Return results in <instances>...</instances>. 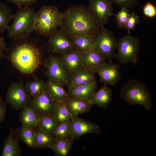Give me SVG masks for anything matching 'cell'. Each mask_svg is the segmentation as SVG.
I'll list each match as a JSON object with an SVG mask.
<instances>
[{"mask_svg":"<svg viewBox=\"0 0 156 156\" xmlns=\"http://www.w3.org/2000/svg\"><path fill=\"white\" fill-rule=\"evenodd\" d=\"M75 49L83 53L94 49L95 36L90 34L79 36L70 39Z\"/></svg>","mask_w":156,"mask_h":156,"instance_id":"obj_23","label":"cell"},{"mask_svg":"<svg viewBox=\"0 0 156 156\" xmlns=\"http://www.w3.org/2000/svg\"><path fill=\"white\" fill-rule=\"evenodd\" d=\"M54 102L45 90L38 96L31 99L29 104L41 117L52 115Z\"/></svg>","mask_w":156,"mask_h":156,"instance_id":"obj_14","label":"cell"},{"mask_svg":"<svg viewBox=\"0 0 156 156\" xmlns=\"http://www.w3.org/2000/svg\"><path fill=\"white\" fill-rule=\"evenodd\" d=\"M51 148L57 156H67L73 145V141L70 138L55 139Z\"/></svg>","mask_w":156,"mask_h":156,"instance_id":"obj_27","label":"cell"},{"mask_svg":"<svg viewBox=\"0 0 156 156\" xmlns=\"http://www.w3.org/2000/svg\"><path fill=\"white\" fill-rule=\"evenodd\" d=\"M96 70L100 81L104 84L114 86L120 81L121 77L120 72V66L114 63L112 60L108 61Z\"/></svg>","mask_w":156,"mask_h":156,"instance_id":"obj_13","label":"cell"},{"mask_svg":"<svg viewBox=\"0 0 156 156\" xmlns=\"http://www.w3.org/2000/svg\"><path fill=\"white\" fill-rule=\"evenodd\" d=\"M38 0H7L18 8L23 6H31Z\"/></svg>","mask_w":156,"mask_h":156,"instance_id":"obj_37","label":"cell"},{"mask_svg":"<svg viewBox=\"0 0 156 156\" xmlns=\"http://www.w3.org/2000/svg\"><path fill=\"white\" fill-rule=\"evenodd\" d=\"M25 86L29 94L32 99L38 96L45 90L46 83L36 77L32 81L27 82Z\"/></svg>","mask_w":156,"mask_h":156,"instance_id":"obj_29","label":"cell"},{"mask_svg":"<svg viewBox=\"0 0 156 156\" xmlns=\"http://www.w3.org/2000/svg\"><path fill=\"white\" fill-rule=\"evenodd\" d=\"M6 104L0 95V124L3 122L5 118L7 110Z\"/></svg>","mask_w":156,"mask_h":156,"instance_id":"obj_38","label":"cell"},{"mask_svg":"<svg viewBox=\"0 0 156 156\" xmlns=\"http://www.w3.org/2000/svg\"><path fill=\"white\" fill-rule=\"evenodd\" d=\"M120 95L129 105H140L148 110L152 108V99L148 88L143 83L134 78L122 87Z\"/></svg>","mask_w":156,"mask_h":156,"instance_id":"obj_5","label":"cell"},{"mask_svg":"<svg viewBox=\"0 0 156 156\" xmlns=\"http://www.w3.org/2000/svg\"><path fill=\"white\" fill-rule=\"evenodd\" d=\"M36 148H50L54 143L55 139L53 135L37 128L35 129Z\"/></svg>","mask_w":156,"mask_h":156,"instance_id":"obj_28","label":"cell"},{"mask_svg":"<svg viewBox=\"0 0 156 156\" xmlns=\"http://www.w3.org/2000/svg\"><path fill=\"white\" fill-rule=\"evenodd\" d=\"M7 50L5 40L3 37H0V64L1 60L3 56V52Z\"/></svg>","mask_w":156,"mask_h":156,"instance_id":"obj_39","label":"cell"},{"mask_svg":"<svg viewBox=\"0 0 156 156\" xmlns=\"http://www.w3.org/2000/svg\"><path fill=\"white\" fill-rule=\"evenodd\" d=\"M144 15L146 17L152 18L156 15V7L148 1L144 5L142 10Z\"/></svg>","mask_w":156,"mask_h":156,"instance_id":"obj_35","label":"cell"},{"mask_svg":"<svg viewBox=\"0 0 156 156\" xmlns=\"http://www.w3.org/2000/svg\"><path fill=\"white\" fill-rule=\"evenodd\" d=\"M117 40L112 32L101 27L95 37L94 49L107 61L114 58Z\"/></svg>","mask_w":156,"mask_h":156,"instance_id":"obj_7","label":"cell"},{"mask_svg":"<svg viewBox=\"0 0 156 156\" xmlns=\"http://www.w3.org/2000/svg\"><path fill=\"white\" fill-rule=\"evenodd\" d=\"M129 10L125 8H122L115 14L117 23L118 26L121 28L124 27L130 14Z\"/></svg>","mask_w":156,"mask_h":156,"instance_id":"obj_34","label":"cell"},{"mask_svg":"<svg viewBox=\"0 0 156 156\" xmlns=\"http://www.w3.org/2000/svg\"><path fill=\"white\" fill-rule=\"evenodd\" d=\"M16 130L10 127L9 135L3 144L2 156H21L22 155Z\"/></svg>","mask_w":156,"mask_h":156,"instance_id":"obj_16","label":"cell"},{"mask_svg":"<svg viewBox=\"0 0 156 156\" xmlns=\"http://www.w3.org/2000/svg\"><path fill=\"white\" fill-rule=\"evenodd\" d=\"M95 73L83 68L69 75L67 86L68 88L73 87L92 82L95 80Z\"/></svg>","mask_w":156,"mask_h":156,"instance_id":"obj_18","label":"cell"},{"mask_svg":"<svg viewBox=\"0 0 156 156\" xmlns=\"http://www.w3.org/2000/svg\"><path fill=\"white\" fill-rule=\"evenodd\" d=\"M45 90L54 101H65L68 97L63 86L55 81L48 80Z\"/></svg>","mask_w":156,"mask_h":156,"instance_id":"obj_24","label":"cell"},{"mask_svg":"<svg viewBox=\"0 0 156 156\" xmlns=\"http://www.w3.org/2000/svg\"><path fill=\"white\" fill-rule=\"evenodd\" d=\"M70 122V138L73 141L86 134L101 132L99 126L78 116H71Z\"/></svg>","mask_w":156,"mask_h":156,"instance_id":"obj_12","label":"cell"},{"mask_svg":"<svg viewBox=\"0 0 156 156\" xmlns=\"http://www.w3.org/2000/svg\"><path fill=\"white\" fill-rule=\"evenodd\" d=\"M97 83L95 80L90 83L68 88L69 96L85 100H90L95 92Z\"/></svg>","mask_w":156,"mask_h":156,"instance_id":"obj_17","label":"cell"},{"mask_svg":"<svg viewBox=\"0 0 156 156\" xmlns=\"http://www.w3.org/2000/svg\"><path fill=\"white\" fill-rule=\"evenodd\" d=\"M60 58L69 75L83 68V53L75 49L61 55Z\"/></svg>","mask_w":156,"mask_h":156,"instance_id":"obj_15","label":"cell"},{"mask_svg":"<svg viewBox=\"0 0 156 156\" xmlns=\"http://www.w3.org/2000/svg\"><path fill=\"white\" fill-rule=\"evenodd\" d=\"M5 99L7 103L9 104L14 109L18 110L28 105L31 99L25 85L22 81H19L13 82L10 85Z\"/></svg>","mask_w":156,"mask_h":156,"instance_id":"obj_8","label":"cell"},{"mask_svg":"<svg viewBox=\"0 0 156 156\" xmlns=\"http://www.w3.org/2000/svg\"><path fill=\"white\" fill-rule=\"evenodd\" d=\"M58 123L52 115L40 117L39 126L40 129L52 135Z\"/></svg>","mask_w":156,"mask_h":156,"instance_id":"obj_31","label":"cell"},{"mask_svg":"<svg viewBox=\"0 0 156 156\" xmlns=\"http://www.w3.org/2000/svg\"><path fill=\"white\" fill-rule=\"evenodd\" d=\"M40 117L29 104L22 109L19 119L22 125L35 129L38 127Z\"/></svg>","mask_w":156,"mask_h":156,"instance_id":"obj_22","label":"cell"},{"mask_svg":"<svg viewBox=\"0 0 156 156\" xmlns=\"http://www.w3.org/2000/svg\"><path fill=\"white\" fill-rule=\"evenodd\" d=\"M13 14L12 24L7 30L8 36L14 40L25 39L34 31V24L36 12L31 6L18 8Z\"/></svg>","mask_w":156,"mask_h":156,"instance_id":"obj_4","label":"cell"},{"mask_svg":"<svg viewBox=\"0 0 156 156\" xmlns=\"http://www.w3.org/2000/svg\"><path fill=\"white\" fill-rule=\"evenodd\" d=\"M63 17V12L59 10L57 6H43L36 12L34 31L42 36L49 37L60 27Z\"/></svg>","mask_w":156,"mask_h":156,"instance_id":"obj_3","label":"cell"},{"mask_svg":"<svg viewBox=\"0 0 156 156\" xmlns=\"http://www.w3.org/2000/svg\"><path fill=\"white\" fill-rule=\"evenodd\" d=\"M42 57L40 50L29 43H24L15 47L9 55L12 64L20 72L26 74L33 73L40 65Z\"/></svg>","mask_w":156,"mask_h":156,"instance_id":"obj_2","label":"cell"},{"mask_svg":"<svg viewBox=\"0 0 156 156\" xmlns=\"http://www.w3.org/2000/svg\"><path fill=\"white\" fill-rule=\"evenodd\" d=\"M112 3L111 0H89L88 7L101 27L107 23L112 16L115 15Z\"/></svg>","mask_w":156,"mask_h":156,"instance_id":"obj_10","label":"cell"},{"mask_svg":"<svg viewBox=\"0 0 156 156\" xmlns=\"http://www.w3.org/2000/svg\"><path fill=\"white\" fill-rule=\"evenodd\" d=\"M105 62V58L94 49L83 53V68L96 73L97 69Z\"/></svg>","mask_w":156,"mask_h":156,"instance_id":"obj_20","label":"cell"},{"mask_svg":"<svg viewBox=\"0 0 156 156\" xmlns=\"http://www.w3.org/2000/svg\"><path fill=\"white\" fill-rule=\"evenodd\" d=\"M63 13L60 29L70 39L84 34L95 37L100 29L88 6L86 5L70 6Z\"/></svg>","mask_w":156,"mask_h":156,"instance_id":"obj_1","label":"cell"},{"mask_svg":"<svg viewBox=\"0 0 156 156\" xmlns=\"http://www.w3.org/2000/svg\"><path fill=\"white\" fill-rule=\"evenodd\" d=\"M112 2L116 4L122 8L127 9L134 7L137 6L138 3V0H111Z\"/></svg>","mask_w":156,"mask_h":156,"instance_id":"obj_36","label":"cell"},{"mask_svg":"<svg viewBox=\"0 0 156 156\" xmlns=\"http://www.w3.org/2000/svg\"><path fill=\"white\" fill-rule=\"evenodd\" d=\"M45 65L48 80L57 82L63 86H67L70 75L60 57L51 55L45 60Z\"/></svg>","mask_w":156,"mask_h":156,"instance_id":"obj_9","label":"cell"},{"mask_svg":"<svg viewBox=\"0 0 156 156\" xmlns=\"http://www.w3.org/2000/svg\"><path fill=\"white\" fill-rule=\"evenodd\" d=\"M140 21L139 16L134 11H133L130 13L124 28L127 30L128 34H130L131 31L135 29L136 25L140 23Z\"/></svg>","mask_w":156,"mask_h":156,"instance_id":"obj_33","label":"cell"},{"mask_svg":"<svg viewBox=\"0 0 156 156\" xmlns=\"http://www.w3.org/2000/svg\"><path fill=\"white\" fill-rule=\"evenodd\" d=\"M140 47L139 39L130 34L117 40L114 58L122 64L132 63L135 65L139 62L138 55Z\"/></svg>","mask_w":156,"mask_h":156,"instance_id":"obj_6","label":"cell"},{"mask_svg":"<svg viewBox=\"0 0 156 156\" xmlns=\"http://www.w3.org/2000/svg\"><path fill=\"white\" fill-rule=\"evenodd\" d=\"M13 16L10 8L5 4L0 2V34L7 30Z\"/></svg>","mask_w":156,"mask_h":156,"instance_id":"obj_30","label":"cell"},{"mask_svg":"<svg viewBox=\"0 0 156 156\" xmlns=\"http://www.w3.org/2000/svg\"><path fill=\"white\" fill-rule=\"evenodd\" d=\"M112 90L107 85H104L96 92H95L90 100L93 105H97L103 109L107 108L112 101Z\"/></svg>","mask_w":156,"mask_h":156,"instance_id":"obj_21","label":"cell"},{"mask_svg":"<svg viewBox=\"0 0 156 156\" xmlns=\"http://www.w3.org/2000/svg\"><path fill=\"white\" fill-rule=\"evenodd\" d=\"M52 115L56 119L58 124L68 120L71 115L64 101H55Z\"/></svg>","mask_w":156,"mask_h":156,"instance_id":"obj_26","label":"cell"},{"mask_svg":"<svg viewBox=\"0 0 156 156\" xmlns=\"http://www.w3.org/2000/svg\"><path fill=\"white\" fill-rule=\"evenodd\" d=\"M70 119L64 122L58 124L52 135L55 139L70 138Z\"/></svg>","mask_w":156,"mask_h":156,"instance_id":"obj_32","label":"cell"},{"mask_svg":"<svg viewBox=\"0 0 156 156\" xmlns=\"http://www.w3.org/2000/svg\"><path fill=\"white\" fill-rule=\"evenodd\" d=\"M64 102L71 115L75 116L88 112L93 105L90 100L69 96Z\"/></svg>","mask_w":156,"mask_h":156,"instance_id":"obj_19","label":"cell"},{"mask_svg":"<svg viewBox=\"0 0 156 156\" xmlns=\"http://www.w3.org/2000/svg\"><path fill=\"white\" fill-rule=\"evenodd\" d=\"M16 130L19 140L31 148H36L35 129L22 125Z\"/></svg>","mask_w":156,"mask_h":156,"instance_id":"obj_25","label":"cell"},{"mask_svg":"<svg viewBox=\"0 0 156 156\" xmlns=\"http://www.w3.org/2000/svg\"><path fill=\"white\" fill-rule=\"evenodd\" d=\"M49 37L48 45L52 54L62 55L75 49L71 40L60 29Z\"/></svg>","mask_w":156,"mask_h":156,"instance_id":"obj_11","label":"cell"}]
</instances>
